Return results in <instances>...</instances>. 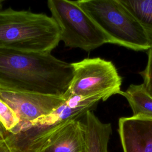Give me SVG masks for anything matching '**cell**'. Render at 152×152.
Listing matches in <instances>:
<instances>
[{
  "instance_id": "obj_15",
  "label": "cell",
  "mask_w": 152,
  "mask_h": 152,
  "mask_svg": "<svg viewBox=\"0 0 152 152\" xmlns=\"http://www.w3.org/2000/svg\"><path fill=\"white\" fill-rule=\"evenodd\" d=\"M0 152H10L4 141V140L0 141Z\"/></svg>"
},
{
  "instance_id": "obj_10",
  "label": "cell",
  "mask_w": 152,
  "mask_h": 152,
  "mask_svg": "<svg viewBox=\"0 0 152 152\" xmlns=\"http://www.w3.org/2000/svg\"><path fill=\"white\" fill-rule=\"evenodd\" d=\"M81 121L84 130L86 152H108L111 124L101 122L92 110L87 112Z\"/></svg>"
},
{
  "instance_id": "obj_9",
  "label": "cell",
  "mask_w": 152,
  "mask_h": 152,
  "mask_svg": "<svg viewBox=\"0 0 152 152\" xmlns=\"http://www.w3.org/2000/svg\"><path fill=\"white\" fill-rule=\"evenodd\" d=\"M84 130L81 119L69 122L43 146L39 152H86Z\"/></svg>"
},
{
  "instance_id": "obj_8",
  "label": "cell",
  "mask_w": 152,
  "mask_h": 152,
  "mask_svg": "<svg viewBox=\"0 0 152 152\" xmlns=\"http://www.w3.org/2000/svg\"><path fill=\"white\" fill-rule=\"evenodd\" d=\"M118 132L124 152H152V118H120Z\"/></svg>"
},
{
  "instance_id": "obj_12",
  "label": "cell",
  "mask_w": 152,
  "mask_h": 152,
  "mask_svg": "<svg viewBox=\"0 0 152 152\" xmlns=\"http://www.w3.org/2000/svg\"><path fill=\"white\" fill-rule=\"evenodd\" d=\"M120 2L144 27L152 42V0H120Z\"/></svg>"
},
{
  "instance_id": "obj_18",
  "label": "cell",
  "mask_w": 152,
  "mask_h": 152,
  "mask_svg": "<svg viewBox=\"0 0 152 152\" xmlns=\"http://www.w3.org/2000/svg\"><path fill=\"white\" fill-rule=\"evenodd\" d=\"M1 140H4V139H3L2 137H0V141H1Z\"/></svg>"
},
{
  "instance_id": "obj_11",
  "label": "cell",
  "mask_w": 152,
  "mask_h": 152,
  "mask_svg": "<svg viewBox=\"0 0 152 152\" xmlns=\"http://www.w3.org/2000/svg\"><path fill=\"white\" fill-rule=\"evenodd\" d=\"M121 95L127 100L132 112L133 116L152 118V96L143 84H131Z\"/></svg>"
},
{
  "instance_id": "obj_17",
  "label": "cell",
  "mask_w": 152,
  "mask_h": 152,
  "mask_svg": "<svg viewBox=\"0 0 152 152\" xmlns=\"http://www.w3.org/2000/svg\"><path fill=\"white\" fill-rule=\"evenodd\" d=\"M3 3H4V1L0 0V11L2 10V7H3Z\"/></svg>"
},
{
  "instance_id": "obj_1",
  "label": "cell",
  "mask_w": 152,
  "mask_h": 152,
  "mask_svg": "<svg viewBox=\"0 0 152 152\" xmlns=\"http://www.w3.org/2000/svg\"><path fill=\"white\" fill-rule=\"evenodd\" d=\"M72 77L71 64L50 52L0 49V88L64 96Z\"/></svg>"
},
{
  "instance_id": "obj_14",
  "label": "cell",
  "mask_w": 152,
  "mask_h": 152,
  "mask_svg": "<svg viewBox=\"0 0 152 152\" xmlns=\"http://www.w3.org/2000/svg\"><path fill=\"white\" fill-rule=\"evenodd\" d=\"M143 78V84L152 96V47L148 50V60L145 69L140 72Z\"/></svg>"
},
{
  "instance_id": "obj_13",
  "label": "cell",
  "mask_w": 152,
  "mask_h": 152,
  "mask_svg": "<svg viewBox=\"0 0 152 152\" xmlns=\"http://www.w3.org/2000/svg\"><path fill=\"white\" fill-rule=\"evenodd\" d=\"M20 120L16 113L4 101L0 99V123L8 132L14 131Z\"/></svg>"
},
{
  "instance_id": "obj_6",
  "label": "cell",
  "mask_w": 152,
  "mask_h": 152,
  "mask_svg": "<svg viewBox=\"0 0 152 152\" xmlns=\"http://www.w3.org/2000/svg\"><path fill=\"white\" fill-rule=\"evenodd\" d=\"M71 65L73 77L65 94L67 99L100 96L106 101L112 95L120 93L122 78L111 61L100 58H86Z\"/></svg>"
},
{
  "instance_id": "obj_3",
  "label": "cell",
  "mask_w": 152,
  "mask_h": 152,
  "mask_svg": "<svg viewBox=\"0 0 152 152\" xmlns=\"http://www.w3.org/2000/svg\"><path fill=\"white\" fill-rule=\"evenodd\" d=\"M100 100V96L69 97L50 113L8 132L4 141L10 152H39L55 132L69 122L81 119Z\"/></svg>"
},
{
  "instance_id": "obj_16",
  "label": "cell",
  "mask_w": 152,
  "mask_h": 152,
  "mask_svg": "<svg viewBox=\"0 0 152 152\" xmlns=\"http://www.w3.org/2000/svg\"><path fill=\"white\" fill-rule=\"evenodd\" d=\"M8 134V132L5 129L2 124L0 123V137H2L4 140Z\"/></svg>"
},
{
  "instance_id": "obj_2",
  "label": "cell",
  "mask_w": 152,
  "mask_h": 152,
  "mask_svg": "<svg viewBox=\"0 0 152 152\" xmlns=\"http://www.w3.org/2000/svg\"><path fill=\"white\" fill-rule=\"evenodd\" d=\"M59 42V30L51 17L11 8L0 11V49L51 52Z\"/></svg>"
},
{
  "instance_id": "obj_4",
  "label": "cell",
  "mask_w": 152,
  "mask_h": 152,
  "mask_svg": "<svg viewBox=\"0 0 152 152\" xmlns=\"http://www.w3.org/2000/svg\"><path fill=\"white\" fill-rule=\"evenodd\" d=\"M76 2L106 34L111 43L135 51L148 50L152 47L144 27L120 0H80Z\"/></svg>"
},
{
  "instance_id": "obj_7",
  "label": "cell",
  "mask_w": 152,
  "mask_h": 152,
  "mask_svg": "<svg viewBox=\"0 0 152 152\" xmlns=\"http://www.w3.org/2000/svg\"><path fill=\"white\" fill-rule=\"evenodd\" d=\"M0 99L7 103L18 116L20 122L17 128L50 113L67 99L65 96H51L2 88H0Z\"/></svg>"
},
{
  "instance_id": "obj_5",
  "label": "cell",
  "mask_w": 152,
  "mask_h": 152,
  "mask_svg": "<svg viewBox=\"0 0 152 152\" xmlns=\"http://www.w3.org/2000/svg\"><path fill=\"white\" fill-rule=\"evenodd\" d=\"M48 7L65 46L89 52L111 43L109 37L76 1L49 0Z\"/></svg>"
}]
</instances>
